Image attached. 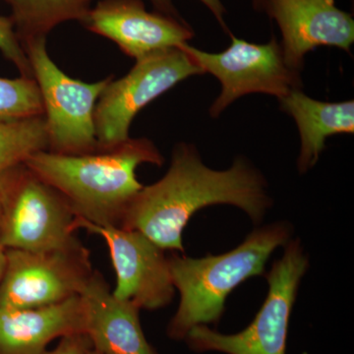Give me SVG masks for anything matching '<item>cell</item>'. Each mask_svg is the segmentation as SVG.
Masks as SVG:
<instances>
[{"label": "cell", "mask_w": 354, "mask_h": 354, "mask_svg": "<svg viewBox=\"0 0 354 354\" xmlns=\"http://www.w3.org/2000/svg\"><path fill=\"white\" fill-rule=\"evenodd\" d=\"M243 209L255 223L271 207L264 177L236 158L225 171L209 169L191 144L179 143L169 171L133 199L120 227L137 230L164 250L184 253L183 232L191 216L213 205Z\"/></svg>", "instance_id": "1"}, {"label": "cell", "mask_w": 354, "mask_h": 354, "mask_svg": "<svg viewBox=\"0 0 354 354\" xmlns=\"http://www.w3.org/2000/svg\"><path fill=\"white\" fill-rule=\"evenodd\" d=\"M164 162L151 140L129 138L80 155L41 151L24 164L57 188L78 218L120 227L128 207L144 187L137 178V169L144 164L160 167Z\"/></svg>", "instance_id": "2"}, {"label": "cell", "mask_w": 354, "mask_h": 354, "mask_svg": "<svg viewBox=\"0 0 354 354\" xmlns=\"http://www.w3.org/2000/svg\"><path fill=\"white\" fill-rule=\"evenodd\" d=\"M290 234L288 223H274L254 230L241 245L221 255L195 259L171 253L169 271L180 302L167 325V337L183 341L195 326L218 324L228 295L247 279L264 274L270 256L290 241Z\"/></svg>", "instance_id": "3"}, {"label": "cell", "mask_w": 354, "mask_h": 354, "mask_svg": "<svg viewBox=\"0 0 354 354\" xmlns=\"http://www.w3.org/2000/svg\"><path fill=\"white\" fill-rule=\"evenodd\" d=\"M0 247L25 251L79 243L76 215L66 198L25 164L1 177Z\"/></svg>", "instance_id": "4"}, {"label": "cell", "mask_w": 354, "mask_h": 354, "mask_svg": "<svg viewBox=\"0 0 354 354\" xmlns=\"http://www.w3.org/2000/svg\"><path fill=\"white\" fill-rule=\"evenodd\" d=\"M43 102L48 150L62 155H80L99 148L94 114L97 100L113 77L95 83L76 80L53 62L46 38L23 41Z\"/></svg>", "instance_id": "5"}, {"label": "cell", "mask_w": 354, "mask_h": 354, "mask_svg": "<svg viewBox=\"0 0 354 354\" xmlns=\"http://www.w3.org/2000/svg\"><path fill=\"white\" fill-rule=\"evenodd\" d=\"M308 259L298 241H288L281 259L266 274L269 293L253 322L241 333L223 335L205 325L195 326L185 341L196 353L286 354L291 310Z\"/></svg>", "instance_id": "6"}, {"label": "cell", "mask_w": 354, "mask_h": 354, "mask_svg": "<svg viewBox=\"0 0 354 354\" xmlns=\"http://www.w3.org/2000/svg\"><path fill=\"white\" fill-rule=\"evenodd\" d=\"M201 74L180 46L136 60L127 75L113 79L97 100L94 121L99 148L127 141L132 121L142 109L177 84Z\"/></svg>", "instance_id": "7"}, {"label": "cell", "mask_w": 354, "mask_h": 354, "mask_svg": "<svg viewBox=\"0 0 354 354\" xmlns=\"http://www.w3.org/2000/svg\"><path fill=\"white\" fill-rule=\"evenodd\" d=\"M230 37L232 43L221 53H207L188 43L180 46L203 73L211 74L221 82V94L209 108L211 118H218L243 95L266 94L279 100L291 91L301 88L300 72L286 62L281 43L274 37L267 44Z\"/></svg>", "instance_id": "8"}, {"label": "cell", "mask_w": 354, "mask_h": 354, "mask_svg": "<svg viewBox=\"0 0 354 354\" xmlns=\"http://www.w3.org/2000/svg\"><path fill=\"white\" fill-rule=\"evenodd\" d=\"M6 254L0 306L7 308H38L80 297L94 272L81 241L53 250L6 249Z\"/></svg>", "instance_id": "9"}, {"label": "cell", "mask_w": 354, "mask_h": 354, "mask_svg": "<svg viewBox=\"0 0 354 354\" xmlns=\"http://www.w3.org/2000/svg\"><path fill=\"white\" fill-rule=\"evenodd\" d=\"M76 228L106 241L116 274V297L150 311L171 304L176 288L164 249L137 230L97 225L80 218Z\"/></svg>", "instance_id": "10"}, {"label": "cell", "mask_w": 354, "mask_h": 354, "mask_svg": "<svg viewBox=\"0 0 354 354\" xmlns=\"http://www.w3.org/2000/svg\"><path fill=\"white\" fill-rule=\"evenodd\" d=\"M83 24L88 31L113 41L123 53L136 60L179 48L194 36L183 19L149 12L142 0H99Z\"/></svg>", "instance_id": "11"}, {"label": "cell", "mask_w": 354, "mask_h": 354, "mask_svg": "<svg viewBox=\"0 0 354 354\" xmlns=\"http://www.w3.org/2000/svg\"><path fill=\"white\" fill-rule=\"evenodd\" d=\"M281 32V50L291 68L301 71L304 58L320 46L351 53L354 21L335 0H264L262 6Z\"/></svg>", "instance_id": "12"}, {"label": "cell", "mask_w": 354, "mask_h": 354, "mask_svg": "<svg viewBox=\"0 0 354 354\" xmlns=\"http://www.w3.org/2000/svg\"><path fill=\"white\" fill-rule=\"evenodd\" d=\"M85 330L92 348L101 354H160L147 339L140 308L120 299L101 272L94 270L80 295Z\"/></svg>", "instance_id": "13"}, {"label": "cell", "mask_w": 354, "mask_h": 354, "mask_svg": "<svg viewBox=\"0 0 354 354\" xmlns=\"http://www.w3.org/2000/svg\"><path fill=\"white\" fill-rule=\"evenodd\" d=\"M84 330L81 297L38 308L0 306V354H41L55 339Z\"/></svg>", "instance_id": "14"}, {"label": "cell", "mask_w": 354, "mask_h": 354, "mask_svg": "<svg viewBox=\"0 0 354 354\" xmlns=\"http://www.w3.org/2000/svg\"><path fill=\"white\" fill-rule=\"evenodd\" d=\"M281 109L295 120L300 136L298 171L314 167L326 147V140L339 134H353L354 102L318 101L295 88L279 100Z\"/></svg>", "instance_id": "15"}, {"label": "cell", "mask_w": 354, "mask_h": 354, "mask_svg": "<svg viewBox=\"0 0 354 354\" xmlns=\"http://www.w3.org/2000/svg\"><path fill=\"white\" fill-rule=\"evenodd\" d=\"M12 8L14 27L21 44L46 38L57 26L67 21L83 23L95 0H4Z\"/></svg>", "instance_id": "16"}, {"label": "cell", "mask_w": 354, "mask_h": 354, "mask_svg": "<svg viewBox=\"0 0 354 354\" xmlns=\"http://www.w3.org/2000/svg\"><path fill=\"white\" fill-rule=\"evenodd\" d=\"M46 150L48 133L44 115L0 122V176Z\"/></svg>", "instance_id": "17"}, {"label": "cell", "mask_w": 354, "mask_h": 354, "mask_svg": "<svg viewBox=\"0 0 354 354\" xmlns=\"http://www.w3.org/2000/svg\"><path fill=\"white\" fill-rule=\"evenodd\" d=\"M44 115L38 84L32 77H0V122Z\"/></svg>", "instance_id": "18"}, {"label": "cell", "mask_w": 354, "mask_h": 354, "mask_svg": "<svg viewBox=\"0 0 354 354\" xmlns=\"http://www.w3.org/2000/svg\"><path fill=\"white\" fill-rule=\"evenodd\" d=\"M0 51L20 70L22 76L32 77L31 64L21 44L12 19L0 16Z\"/></svg>", "instance_id": "19"}, {"label": "cell", "mask_w": 354, "mask_h": 354, "mask_svg": "<svg viewBox=\"0 0 354 354\" xmlns=\"http://www.w3.org/2000/svg\"><path fill=\"white\" fill-rule=\"evenodd\" d=\"M92 348L88 337L84 334L67 335L62 337L57 348L44 351L41 354H85Z\"/></svg>", "instance_id": "20"}, {"label": "cell", "mask_w": 354, "mask_h": 354, "mask_svg": "<svg viewBox=\"0 0 354 354\" xmlns=\"http://www.w3.org/2000/svg\"><path fill=\"white\" fill-rule=\"evenodd\" d=\"M202 2L207 8L211 11V13L215 16L218 22L220 23L221 27L227 31V24H225V8L223 4L221 3V0H199Z\"/></svg>", "instance_id": "21"}, {"label": "cell", "mask_w": 354, "mask_h": 354, "mask_svg": "<svg viewBox=\"0 0 354 354\" xmlns=\"http://www.w3.org/2000/svg\"><path fill=\"white\" fill-rule=\"evenodd\" d=\"M153 6L158 9V12L167 14V15L172 16L177 19H183L176 10L172 0H150Z\"/></svg>", "instance_id": "22"}, {"label": "cell", "mask_w": 354, "mask_h": 354, "mask_svg": "<svg viewBox=\"0 0 354 354\" xmlns=\"http://www.w3.org/2000/svg\"><path fill=\"white\" fill-rule=\"evenodd\" d=\"M6 249L0 247V286H1L2 279H3L4 270H6Z\"/></svg>", "instance_id": "23"}, {"label": "cell", "mask_w": 354, "mask_h": 354, "mask_svg": "<svg viewBox=\"0 0 354 354\" xmlns=\"http://www.w3.org/2000/svg\"><path fill=\"white\" fill-rule=\"evenodd\" d=\"M1 177L0 176V218H1V208H2V183Z\"/></svg>", "instance_id": "24"}, {"label": "cell", "mask_w": 354, "mask_h": 354, "mask_svg": "<svg viewBox=\"0 0 354 354\" xmlns=\"http://www.w3.org/2000/svg\"><path fill=\"white\" fill-rule=\"evenodd\" d=\"M253 2L254 6H255V7H257V8H259V7L262 6L264 0H253Z\"/></svg>", "instance_id": "25"}, {"label": "cell", "mask_w": 354, "mask_h": 354, "mask_svg": "<svg viewBox=\"0 0 354 354\" xmlns=\"http://www.w3.org/2000/svg\"><path fill=\"white\" fill-rule=\"evenodd\" d=\"M85 354H101L97 353V351H95V349H93L92 348H88L87 351H86Z\"/></svg>", "instance_id": "26"}]
</instances>
